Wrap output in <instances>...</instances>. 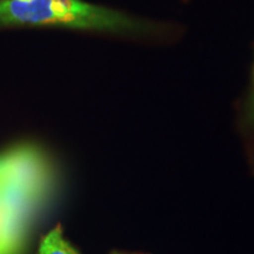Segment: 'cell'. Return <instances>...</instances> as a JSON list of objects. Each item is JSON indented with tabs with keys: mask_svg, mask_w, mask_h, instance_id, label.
Segmentation results:
<instances>
[{
	"mask_svg": "<svg viewBox=\"0 0 254 254\" xmlns=\"http://www.w3.org/2000/svg\"><path fill=\"white\" fill-rule=\"evenodd\" d=\"M62 26L122 34H144L154 24L82 0H0V26Z\"/></svg>",
	"mask_w": 254,
	"mask_h": 254,
	"instance_id": "6da1fadb",
	"label": "cell"
},
{
	"mask_svg": "<svg viewBox=\"0 0 254 254\" xmlns=\"http://www.w3.org/2000/svg\"><path fill=\"white\" fill-rule=\"evenodd\" d=\"M4 185L39 200L51 183V166L46 155L36 146L21 145L2 154Z\"/></svg>",
	"mask_w": 254,
	"mask_h": 254,
	"instance_id": "7a4b0ae2",
	"label": "cell"
},
{
	"mask_svg": "<svg viewBox=\"0 0 254 254\" xmlns=\"http://www.w3.org/2000/svg\"><path fill=\"white\" fill-rule=\"evenodd\" d=\"M38 254H79L67 240L64 238L60 225L51 230L40 241Z\"/></svg>",
	"mask_w": 254,
	"mask_h": 254,
	"instance_id": "3957f363",
	"label": "cell"
},
{
	"mask_svg": "<svg viewBox=\"0 0 254 254\" xmlns=\"http://www.w3.org/2000/svg\"><path fill=\"white\" fill-rule=\"evenodd\" d=\"M20 245L0 239V254H18Z\"/></svg>",
	"mask_w": 254,
	"mask_h": 254,
	"instance_id": "277c9868",
	"label": "cell"
},
{
	"mask_svg": "<svg viewBox=\"0 0 254 254\" xmlns=\"http://www.w3.org/2000/svg\"><path fill=\"white\" fill-rule=\"evenodd\" d=\"M4 176H5L4 159H2V155H0V185H4Z\"/></svg>",
	"mask_w": 254,
	"mask_h": 254,
	"instance_id": "5b68a950",
	"label": "cell"
},
{
	"mask_svg": "<svg viewBox=\"0 0 254 254\" xmlns=\"http://www.w3.org/2000/svg\"><path fill=\"white\" fill-rule=\"evenodd\" d=\"M111 254H138V253H123V252H118V251H114Z\"/></svg>",
	"mask_w": 254,
	"mask_h": 254,
	"instance_id": "8992f818",
	"label": "cell"
},
{
	"mask_svg": "<svg viewBox=\"0 0 254 254\" xmlns=\"http://www.w3.org/2000/svg\"><path fill=\"white\" fill-rule=\"evenodd\" d=\"M252 114L254 117V94H253V100H252Z\"/></svg>",
	"mask_w": 254,
	"mask_h": 254,
	"instance_id": "52a82bcc",
	"label": "cell"
}]
</instances>
